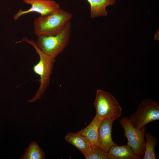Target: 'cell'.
<instances>
[{
  "instance_id": "1",
  "label": "cell",
  "mask_w": 159,
  "mask_h": 159,
  "mask_svg": "<svg viewBox=\"0 0 159 159\" xmlns=\"http://www.w3.org/2000/svg\"><path fill=\"white\" fill-rule=\"evenodd\" d=\"M72 16L60 8L49 14L40 16L34 20V32L37 36L57 34L63 30Z\"/></svg>"
},
{
  "instance_id": "2",
  "label": "cell",
  "mask_w": 159,
  "mask_h": 159,
  "mask_svg": "<svg viewBox=\"0 0 159 159\" xmlns=\"http://www.w3.org/2000/svg\"><path fill=\"white\" fill-rule=\"evenodd\" d=\"M22 41L25 42L32 45L35 49L39 58V62L33 67V70L34 72L40 77L39 80L40 86L35 96L32 99L28 100L30 102H34L41 98L49 86L50 76L52 72L55 58L43 52L38 47L36 42L33 40L29 39L27 38L24 37L17 43Z\"/></svg>"
},
{
  "instance_id": "3",
  "label": "cell",
  "mask_w": 159,
  "mask_h": 159,
  "mask_svg": "<svg viewBox=\"0 0 159 159\" xmlns=\"http://www.w3.org/2000/svg\"><path fill=\"white\" fill-rule=\"evenodd\" d=\"M71 34V24L69 21L59 34L54 36H38L36 42L38 47L43 52L55 58L68 45Z\"/></svg>"
},
{
  "instance_id": "4",
  "label": "cell",
  "mask_w": 159,
  "mask_h": 159,
  "mask_svg": "<svg viewBox=\"0 0 159 159\" xmlns=\"http://www.w3.org/2000/svg\"><path fill=\"white\" fill-rule=\"evenodd\" d=\"M93 104L96 115L102 119L111 118L115 121L121 115L122 107L115 98L108 92L98 90Z\"/></svg>"
},
{
  "instance_id": "5",
  "label": "cell",
  "mask_w": 159,
  "mask_h": 159,
  "mask_svg": "<svg viewBox=\"0 0 159 159\" xmlns=\"http://www.w3.org/2000/svg\"><path fill=\"white\" fill-rule=\"evenodd\" d=\"M128 118L135 128L140 129L150 122L159 120V103L151 98L145 99Z\"/></svg>"
},
{
  "instance_id": "6",
  "label": "cell",
  "mask_w": 159,
  "mask_h": 159,
  "mask_svg": "<svg viewBox=\"0 0 159 159\" xmlns=\"http://www.w3.org/2000/svg\"><path fill=\"white\" fill-rule=\"evenodd\" d=\"M119 123L124 128V136L127 139V144L139 159H143L145 150V136L147 127L145 126L140 129L135 128L127 117L121 118Z\"/></svg>"
},
{
  "instance_id": "7",
  "label": "cell",
  "mask_w": 159,
  "mask_h": 159,
  "mask_svg": "<svg viewBox=\"0 0 159 159\" xmlns=\"http://www.w3.org/2000/svg\"><path fill=\"white\" fill-rule=\"evenodd\" d=\"M23 1L30 4L31 7L24 11L20 9L13 16L14 20H17L24 14L33 12L39 13L41 16H44L60 8L59 4L53 0H23Z\"/></svg>"
},
{
  "instance_id": "8",
  "label": "cell",
  "mask_w": 159,
  "mask_h": 159,
  "mask_svg": "<svg viewBox=\"0 0 159 159\" xmlns=\"http://www.w3.org/2000/svg\"><path fill=\"white\" fill-rule=\"evenodd\" d=\"M114 121L111 118L103 119L99 127L98 146L101 150L106 153L111 147L117 145L112 138V131Z\"/></svg>"
},
{
  "instance_id": "9",
  "label": "cell",
  "mask_w": 159,
  "mask_h": 159,
  "mask_svg": "<svg viewBox=\"0 0 159 159\" xmlns=\"http://www.w3.org/2000/svg\"><path fill=\"white\" fill-rule=\"evenodd\" d=\"M65 139L67 142L80 150L85 156L90 152L92 147L86 138L77 132H69L66 136Z\"/></svg>"
},
{
  "instance_id": "10",
  "label": "cell",
  "mask_w": 159,
  "mask_h": 159,
  "mask_svg": "<svg viewBox=\"0 0 159 159\" xmlns=\"http://www.w3.org/2000/svg\"><path fill=\"white\" fill-rule=\"evenodd\" d=\"M102 119L96 115L87 127L77 132L86 138L90 141L92 147L98 146V128Z\"/></svg>"
},
{
  "instance_id": "11",
  "label": "cell",
  "mask_w": 159,
  "mask_h": 159,
  "mask_svg": "<svg viewBox=\"0 0 159 159\" xmlns=\"http://www.w3.org/2000/svg\"><path fill=\"white\" fill-rule=\"evenodd\" d=\"M107 154L108 159H139L127 144L112 146Z\"/></svg>"
},
{
  "instance_id": "12",
  "label": "cell",
  "mask_w": 159,
  "mask_h": 159,
  "mask_svg": "<svg viewBox=\"0 0 159 159\" xmlns=\"http://www.w3.org/2000/svg\"><path fill=\"white\" fill-rule=\"evenodd\" d=\"M90 7V16L92 18L105 16L108 14L106 8L116 2V0H86Z\"/></svg>"
},
{
  "instance_id": "13",
  "label": "cell",
  "mask_w": 159,
  "mask_h": 159,
  "mask_svg": "<svg viewBox=\"0 0 159 159\" xmlns=\"http://www.w3.org/2000/svg\"><path fill=\"white\" fill-rule=\"evenodd\" d=\"M145 137V147L143 159H156L155 149L158 143L157 138L150 132L146 133Z\"/></svg>"
},
{
  "instance_id": "14",
  "label": "cell",
  "mask_w": 159,
  "mask_h": 159,
  "mask_svg": "<svg viewBox=\"0 0 159 159\" xmlns=\"http://www.w3.org/2000/svg\"><path fill=\"white\" fill-rule=\"evenodd\" d=\"M44 151L34 141L30 143L26 148L23 155L21 158L22 159H45Z\"/></svg>"
},
{
  "instance_id": "15",
  "label": "cell",
  "mask_w": 159,
  "mask_h": 159,
  "mask_svg": "<svg viewBox=\"0 0 159 159\" xmlns=\"http://www.w3.org/2000/svg\"><path fill=\"white\" fill-rule=\"evenodd\" d=\"M86 159H108L107 153L101 150L98 146H93L90 152L85 156Z\"/></svg>"
}]
</instances>
